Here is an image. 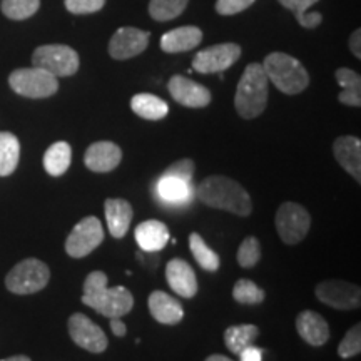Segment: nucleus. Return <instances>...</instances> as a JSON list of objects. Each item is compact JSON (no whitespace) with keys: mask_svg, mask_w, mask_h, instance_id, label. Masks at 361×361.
I'll use <instances>...</instances> for the list:
<instances>
[{"mask_svg":"<svg viewBox=\"0 0 361 361\" xmlns=\"http://www.w3.org/2000/svg\"><path fill=\"white\" fill-rule=\"evenodd\" d=\"M168 89L174 101L184 107L201 109L211 102L209 89L184 75H173L168 82Z\"/></svg>","mask_w":361,"mask_h":361,"instance_id":"4468645a","label":"nucleus"},{"mask_svg":"<svg viewBox=\"0 0 361 361\" xmlns=\"http://www.w3.org/2000/svg\"><path fill=\"white\" fill-rule=\"evenodd\" d=\"M202 30L200 27L184 25L178 29L169 30L161 37V49L168 54H179L192 51L201 44Z\"/></svg>","mask_w":361,"mask_h":361,"instance_id":"aec40b11","label":"nucleus"},{"mask_svg":"<svg viewBox=\"0 0 361 361\" xmlns=\"http://www.w3.org/2000/svg\"><path fill=\"white\" fill-rule=\"evenodd\" d=\"M82 303L111 319L130 313L134 306V298L128 288L107 286L106 273L92 271L84 281Z\"/></svg>","mask_w":361,"mask_h":361,"instance_id":"f257e3e1","label":"nucleus"},{"mask_svg":"<svg viewBox=\"0 0 361 361\" xmlns=\"http://www.w3.org/2000/svg\"><path fill=\"white\" fill-rule=\"evenodd\" d=\"M49 279H51V271L47 264L40 259L27 258L11 269L6 278V286L16 295H32L44 290Z\"/></svg>","mask_w":361,"mask_h":361,"instance_id":"423d86ee","label":"nucleus"},{"mask_svg":"<svg viewBox=\"0 0 361 361\" xmlns=\"http://www.w3.org/2000/svg\"><path fill=\"white\" fill-rule=\"evenodd\" d=\"M206 361H233V360L228 358V356H223V355H211V356H207Z\"/></svg>","mask_w":361,"mask_h":361,"instance_id":"79ce46f5","label":"nucleus"},{"mask_svg":"<svg viewBox=\"0 0 361 361\" xmlns=\"http://www.w3.org/2000/svg\"><path fill=\"white\" fill-rule=\"evenodd\" d=\"M311 226L308 211L296 202H283L276 213V229L284 245H298L306 238Z\"/></svg>","mask_w":361,"mask_h":361,"instance_id":"6e6552de","label":"nucleus"},{"mask_svg":"<svg viewBox=\"0 0 361 361\" xmlns=\"http://www.w3.org/2000/svg\"><path fill=\"white\" fill-rule=\"evenodd\" d=\"M151 34L135 27H121L109 40V56L116 61H128L142 54L149 45Z\"/></svg>","mask_w":361,"mask_h":361,"instance_id":"ddd939ff","label":"nucleus"},{"mask_svg":"<svg viewBox=\"0 0 361 361\" xmlns=\"http://www.w3.org/2000/svg\"><path fill=\"white\" fill-rule=\"evenodd\" d=\"M107 228L112 238H124L133 221V207L126 200H106L104 202Z\"/></svg>","mask_w":361,"mask_h":361,"instance_id":"5701e85b","label":"nucleus"},{"mask_svg":"<svg viewBox=\"0 0 361 361\" xmlns=\"http://www.w3.org/2000/svg\"><path fill=\"white\" fill-rule=\"evenodd\" d=\"M269 80L261 64H250L238 82L234 107L243 119H255L266 109L269 96Z\"/></svg>","mask_w":361,"mask_h":361,"instance_id":"7ed1b4c3","label":"nucleus"},{"mask_svg":"<svg viewBox=\"0 0 361 361\" xmlns=\"http://www.w3.org/2000/svg\"><path fill=\"white\" fill-rule=\"evenodd\" d=\"M239 361H263V350L256 346H247L239 353Z\"/></svg>","mask_w":361,"mask_h":361,"instance_id":"58836bf2","label":"nucleus"},{"mask_svg":"<svg viewBox=\"0 0 361 361\" xmlns=\"http://www.w3.org/2000/svg\"><path fill=\"white\" fill-rule=\"evenodd\" d=\"M149 313L161 324H178L184 318V308L176 298L164 291H154L147 300Z\"/></svg>","mask_w":361,"mask_h":361,"instance_id":"a211bd4d","label":"nucleus"},{"mask_svg":"<svg viewBox=\"0 0 361 361\" xmlns=\"http://www.w3.org/2000/svg\"><path fill=\"white\" fill-rule=\"evenodd\" d=\"M241 57V47L238 44L226 42L211 45V47L200 51L192 59L194 71L200 74H216L224 72Z\"/></svg>","mask_w":361,"mask_h":361,"instance_id":"9b49d317","label":"nucleus"},{"mask_svg":"<svg viewBox=\"0 0 361 361\" xmlns=\"http://www.w3.org/2000/svg\"><path fill=\"white\" fill-rule=\"evenodd\" d=\"M284 8L293 12L296 20L300 22L305 29H316L323 22V16L319 12H308L310 7H313L319 0H278Z\"/></svg>","mask_w":361,"mask_h":361,"instance_id":"c85d7f7f","label":"nucleus"},{"mask_svg":"<svg viewBox=\"0 0 361 361\" xmlns=\"http://www.w3.org/2000/svg\"><path fill=\"white\" fill-rule=\"evenodd\" d=\"M32 66L47 71L56 78H69L79 71V54L69 45H40L32 54Z\"/></svg>","mask_w":361,"mask_h":361,"instance_id":"0eeeda50","label":"nucleus"},{"mask_svg":"<svg viewBox=\"0 0 361 361\" xmlns=\"http://www.w3.org/2000/svg\"><path fill=\"white\" fill-rule=\"evenodd\" d=\"M196 196L202 204L214 209H224L236 216L251 214L250 194L241 184L226 176H209L196 189Z\"/></svg>","mask_w":361,"mask_h":361,"instance_id":"f03ea898","label":"nucleus"},{"mask_svg":"<svg viewBox=\"0 0 361 361\" xmlns=\"http://www.w3.org/2000/svg\"><path fill=\"white\" fill-rule=\"evenodd\" d=\"M123 161V151L111 141H99L90 144L85 151L84 162L94 173H111Z\"/></svg>","mask_w":361,"mask_h":361,"instance_id":"2eb2a0df","label":"nucleus"},{"mask_svg":"<svg viewBox=\"0 0 361 361\" xmlns=\"http://www.w3.org/2000/svg\"><path fill=\"white\" fill-rule=\"evenodd\" d=\"M189 0H151L149 16L157 22H168L179 17L188 7Z\"/></svg>","mask_w":361,"mask_h":361,"instance_id":"7c9ffc66","label":"nucleus"},{"mask_svg":"<svg viewBox=\"0 0 361 361\" xmlns=\"http://www.w3.org/2000/svg\"><path fill=\"white\" fill-rule=\"evenodd\" d=\"M169 228L162 221L147 219L135 228V241L142 251H161L169 241Z\"/></svg>","mask_w":361,"mask_h":361,"instance_id":"412c9836","label":"nucleus"},{"mask_svg":"<svg viewBox=\"0 0 361 361\" xmlns=\"http://www.w3.org/2000/svg\"><path fill=\"white\" fill-rule=\"evenodd\" d=\"M298 335L311 346H322L329 340V326L326 319L314 311H301L296 318Z\"/></svg>","mask_w":361,"mask_h":361,"instance_id":"6ab92c4d","label":"nucleus"},{"mask_svg":"<svg viewBox=\"0 0 361 361\" xmlns=\"http://www.w3.org/2000/svg\"><path fill=\"white\" fill-rule=\"evenodd\" d=\"M130 109L134 114L147 121H161L169 114V106L154 94H135L130 99Z\"/></svg>","mask_w":361,"mask_h":361,"instance_id":"b1692460","label":"nucleus"},{"mask_svg":"<svg viewBox=\"0 0 361 361\" xmlns=\"http://www.w3.org/2000/svg\"><path fill=\"white\" fill-rule=\"evenodd\" d=\"M259 335V329L255 324H238L224 331V343L229 351L234 355H239L243 350L251 346Z\"/></svg>","mask_w":361,"mask_h":361,"instance_id":"cd10ccee","label":"nucleus"},{"mask_svg":"<svg viewBox=\"0 0 361 361\" xmlns=\"http://www.w3.org/2000/svg\"><path fill=\"white\" fill-rule=\"evenodd\" d=\"M333 154L338 164L346 173L355 178L356 183H361V141L355 135H341L333 142Z\"/></svg>","mask_w":361,"mask_h":361,"instance_id":"f3484780","label":"nucleus"},{"mask_svg":"<svg viewBox=\"0 0 361 361\" xmlns=\"http://www.w3.org/2000/svg\"><path fill=\"white\" fill-rule=\"evenodd\" d=\"M8 85L16 94L29 99L51 97L59 90L56 75L49 74L40 67H25L17 69L8 75Z\"/></svg>","mask_w":361,"mask_h":361,"instance_id":"39448f33","label":"nucleus"},{"mask_svg":"<svg viewBox=\"0 0 361 361\" xmlns=\"http://www.w3.org/2000/svg\"><path fill=\"white\" fill-rule=\"evenodd\" d=\"M69 335L75 345L90 353H102L107 350L106 333L102 331L101 326H97L92 319L82 313H74L69 318Z\"/></svg>","mask_w":361,"mask_h":361,"instance_id":"f8f14e48","label":"nucleus"},{"mask_svg":"<svg viewBox=\"0 0 361 361\" xmlns=\"http://www.w3.org/2000/svg\"><path fill=\"white\" fill-rule=\"evenodd\" d=\"M189 250H191L194 259L197 261V264H200L202 269L211 271V273L219 269V256L206 245V241L202 239L201 234L192 233L191 236H189Z\"/></svg>","mask_w":361,"mask_h":361,"instance_id":"c756f323","label":"nucleus"},{"mask_svg":"<svg viewBox=\"0 0 361 361\" xmlns=\"http://www.w3.org/2000/svg\"><path fill=\"white\" fill-rule=\"evenodd\" d=\"M156 191L162 201L174 206L188 204L194 196L192 183L174 176H161L156 183Z\"/></svg>","mask_w":361,"mask_h":361,"instance_id":"4be33fe9","label":"nucleus"},{"mask_svg":"<svg viewBox=\"0 0 361 361\" xmlns=\"http://www.w3.org/2000/svg\"><path fill=\"white\" fill-rule=\"evenodd\" d=\"M261 259V245L255 236H247L238 250V263L241 268H252Z\"/></svg>","mask_w":361,"mask_h":361,"instance_id":"72a5a7b5","label":"nucleus"},{"mask_svg":"<svg viewBox=\"0 0 361 361\" xmlns=\"http://www.w3.org/2000/svg\"><path fill=\"white\" fill-rule=\"evenodd\" d=\"M194 169H196V166H194L192 159H180V161H176L173 166H169V168L162 173V176H174V178L192 183Z\"/></svg>","mask_w":361,"mask_h":361,"instance_id":"e433bc0d","label":"nucleus"},{"mask_svg":"<svg viewBox=\"0 0 361 361\" xmlns=\"http://www.w3.org/2000/svg\"><path fill=\"white\" fill-rule=\"evenodd\" d=\"M263 69L269 82L288 96H296L310 85V74L303 64L290 54L271 52L264 59Z\"/></svg>","mask_w":361,"mask_h":361,"instance_id":"20e7f679","label":"nucleus"},{"mask_svg":"<svg viewBox=\"0 0 361 361\" xmlns=\"http://www.w3.org/2000/svg\"><path fill=\"white\" fill-rule=\"evenodd\" d=\"M256 0H218L216 2V12L221 16H236L251 7Z\"/></svg>","mask_w":361,"mask_h":361,"instance_id":"4c0bfd02","label":"nucleus"},{"mask_svg":"<svg viewBox=\"0 0 361 361\" xmlns=\"http://www.w3.org/2000/svg\"><path fill=\"white\" fill-rule=\"evenodd\" d=\"M166 279L171 290L180 298H194L197 293V278L188 261L174 258L166 266Z\"/></svg>","mask_w":361,"mask_h":361,"instance_id":"dca6fc26","label":"nucleus"},{"mask_svg":"<svg viewBox=\"0 0 361 361\" xmlns=\"http://www.w3.org/2000/svg\"><path fill=\"white\" fill-rule=\"evenodd\" d=\"M233 298L241 305H259L264 301V291L251 279H239L233 288Z\"/></svg>","mask_w":361,"mask_h":361,"instance_id":"473e14b6","label":"nucleus"},{"mask_svg":"<svg viewBox=\"0 0 361 361\" xmlns=\"http://www.w3.org/2000/svg\"><path fill=\"white\" fill-rule=\"evenodd\" d=\"M336 80L341 85L343 90L338 96V101L341 104L351 107L361 106V78L358 72L348 69V67H341L336 71Z\"/></svg>","mask_w":361,"mask_h":361,"instance_id":"393cba45","label":"nucleus"},{"mask_svg":"<svg viewBox=\"0 0 361 361\" xmlns=\"http://www.w3.org/2000/svg\"><path fill=\"white\" fill-rule=\"evenodd\" d=\"M361 351V326L360 324H355L353 328L348 329L343 341L338 346V355L341 358H351V356L360 355Z\"/></svg>","mask_w":361,"mask_h":361,"instance_id":"f704fd0d","label":"nucleus"},{"mask_svg":"<svg viewBox=\"0 0 361 361\" xmlns=\"http://www.w3.org/2000/svg\"><path fill=\"white\" fill-rule=\"evenodd\" d=\"M314 293L323 305L340 311L356 310L361 305V290L358 284L341 281V279H328V281L319 283Z\"/></svg>","mask_w":361,"mask_h":361,"instance_id":"9d476101","label":"nucleus"},{"mask_svg":"<svg viewBox=\"0 0 361 361\" xmlns=\"http://www.w3.org/2000/svg\"><path fill=\"white\" fill-rule=\"evenodd\" d=\"M111 329L112 333L119 338L126 336V333H128V328H126V324L123 322H121V318H111Z\"/></svg>","mask_w":361,"mask_h":361,"instance_id":"a19ab883","label":"nucleus"},{"mask_svg":"<svg viewBox=\"0 0 361 361\" xmlns=\"http://www.w3.org/2000/svg\"><path fill=\"white\" fill-rule=\"evenodd\" d=\"M350 51L356 59H361V30L356 29L350 37Z\"/></svg>","mask_w":361,"mask_h":361,"instance_id":"ea45409f","label":"nucleus"},{"mask_svg":"<svg viewBox=\"0 0 361 361\" xmlns=\"http://www.w3.org/2000/svg\"><path fill=\"white\" fill-rule=\"evenodd\" d=\"M40 0H2L0 8L7 19L25 20L39 11Z\"/></svg>","mask_w":361,"mask_h":361,"instance_id":"2f4dec72","label":"nucleus"},{"mask_svg":"<svg viewBox=\"0 0 361 361\" xmlns=\"http://www.w3.org/2000/svg\"><path fill=\"white\" fill-rule=\"evenodd\" d=\"M72 161V149L67 142L59 141L52 144L44 154V169L54 178H59L69 169Z\"/></svg>","mask_w":361,"mask_h":361,"instance_id":"a878e982","label":"nucleus"},{"mask_svg":"<svg viewBox=\"0 0 361 361\" xmlns=\"http://www.w3.org/2000/svg\"><path fill=\"white\" fill-rule=\"evenodd\" d=\"M0 361H32V360H30L29 356H24V355H17V356H11V358L0 360Z\"/></svg>","mask_w":361,"mask_h":361,"instance_id":"37998d69","label":"nucleus"},{"mask_svg":"<svg viewBox=\"0 0 361 361\" xmlns=\"http://www.w3.org/2000/svg\"><path fill=\"white\" fill-rule=\"evenodd\" d=\"M20 142L12 133H0V178L11 176L17 169Z\"/></svg>","mask_w":361,"mask_h":361,"instance_id":"bb28decb","label":"nucleus"},{"mask_svg":"<svg viewBox=\"0 0 361 361\" xmlns=\"http://www.w3.org/2000/svg\"><path fill=\"white\" fill-rule=\"evenodd\" d=\"M66 8L75 16H87L99 12L106 6V0H66Z\"/></svg>","mask_w":361,"mask_h":361,"instance_id":"c9c22d12","label":"nucleus"},{"mask_svg":"<svg viewBox=\"0 0 361 361\" xmlns=\"http://www.w3.org/2000/svg\"><path fill=\"white\" fill-rule=\"evenodd\" d=\"M104 241V229L96 216H85L74 226L66 239V252L71 258H85Z\"/></svg>","mask_w":361,"mask_h":361,"instance_id":"1a4fd4ad","label":"nucleus"}]
</instances>
